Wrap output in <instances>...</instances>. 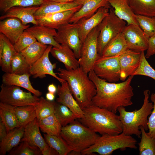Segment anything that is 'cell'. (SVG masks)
<instances>
[{"instance_id":"cell-1","label":"cell","mask_w":155,"mask_h":155,"mask_svg":"<svg viewBox=\"0 0 155 155\" xmlns=\"http://www.w3.org/2000/svg\"><path fill=\"white\" fill-rule=\"evenodd\" d=\"M88 76L97 90L92 104L116 113L119 107H127L133 104L132 99L134 93L131 84L134 76L130 75L119 83L109 82L101 79L93 70L88 73Z\"/></svg>"},{"instance_id":"cell-2","label":"cell","mask_w":155,"mask_h":155,"mask_svg":"<svg viewBox=\"0 0 155 155\" xmlns=\"http://www.w3.org/2000/svg\"><path fill=\"white\" fill-rule=\"evenodd\" d=\"M83 110L84 116L79 121L94 131L101 135H115L122 132L123 125L116 113L92 104Z\"/></svg>"},{"instance_id":"cell-3","label":"cell","mask_w":155,"mask_h":155,"mask_svg":"<svg viewBox=\"0 0 155 155\" xmlns=\"http://www.w3.org/2000/svg\"><path fill=\"white\" fill-rule=\"evenodd\" d=\"M57 70L56 74L67 82L73 96L82 110L92 104L96 88L80 67L70 70L59 68Z\"/></svg>"},{"instance_id":"cell-4","label":"cell","mask_w":155,"mask_h":155,"mask_svg":"<svg viewBox=\"0 0 155 155\" xmlns=\"http://www.w3.org/2000/svg\"><path fill=\"white\" fill-rule=\"evenodd\" d=\"M143 93L144 102L139 109L130 112L127 111L123 106L118 108L119 119L123 126L122 132L128 135H135L139 138L141 135L140 126L146 131L148 130V118L153 108V104L149 100L150 91L146 90Z\"/></svg>"},{"instance_id":"cell-5","label":"cell","mask_w":155,"mask_h":155,"mask_svg":"<svg viewBox=\"0 0 155 155\" xmlns=\"http://www.w3.org/2000/svg\"><path fill=\"white\" fill-rule=\"evenodd\" d=\"M60 135L66 141L71 152L70 154L81 152L94 144L100 136L75 120L61 128Z\"/></svg>"},{"instance_id":"cell-6","label":"cell","mask_w":155,"mask_h":155,"mask_svg":"<svg viewBox=\"0 0 155 155\" xmlns=\"http://www.w3.org/2000/svg\"><path fill=\"white\" fill-rule=\"evenodd\" d=\"M137 141L131 135L123 132L117 135H101L95 143L81 152L82 155H91L97 153L100 155H110L115 150L122 151L127 148L136 149Z\"/></svg>"},{"instance_id":"cell-7","label":"cell","mask_w":155,"mask_h":155,"mask_svg":"<svg viewBox=\"0 0 155 155\" xmlns=\"http://www.w3.org/2000/svg\"><path fill=\"white\" fill-rule=\"evenodd\" d=\"M125 21L116 16L113 8H111L108 14L99 24L100 32L97 39L98 53L101 56L105 47L119 34L122 33L126 26Z\"/></svg>"},{"instance_id":"cell-8","label":"cell","mask_w":155,"mask_h":155,"mask_svg":"<svg viewBox=\"0 0 155 155\" xmlns=\"http://www.w3.org/2000/svg\"><path fill=\"white\" fill-rule=\"evenodd\" d=\"M0 87L1 102L19 107L29 105L35 106L39 101V97L30 92L23 91L20 87L2 83Z\"/></svg>"},{"instance_id":"cell-9","label":"cell","mask_w":155,"mask_h":155,"mask_svg":"<svg viewBox=\"0 0 155 155\" xmlns=\"http://www.w3.org/2000/svg\"><path fill=\"white\" fill-rule=\"evenodd\" d=\"M99 32V25L88 34L82 45L81 56L78 60L80 67L86 74L93 70L96 61L100 56L97 49Z\"/></svg>"},{"instance_id":"cell-10","label":"cell","mask_w":155,"mask_h":155,"mask_svg":"<svg viewBox=\"0 0 155 155\" xmlns=\"http://www.w3.org/2000/svg\"><path fill=\"white\" fill-rule=\"evenodd\" d=\"M119 55L99 56L96 61L93 69L96 76L109 82H118L120 80L121 73Z\"/></svg>"},{"instance_id":"cell-11","label":"cell","mask_w":155,"mask_h":155,"mask_svg":"<svg viewBox=\"0 0 155 155\" xmlns=\"http://www.w3.org/2000/svg\"><path fill=\"white\" fill-rule=\"evenodd\" d=\"M79 27L78 23H69L62 25L57 30V35L54 37L58 43L67 45L72 49L78 59L80 57L82 46Z\"/></svg>"},{"instance_id":"cell-12","label":"cell","mask_w":155,"mask_h":155,"mask_svg":"<svg viewBox=\"0 0 155 155\" xmlns=\"http://www.w3.org/2000/svg\"><path fill=\"white\" fill-rule=\"evenodd\" d=\"M122 33L129 49L140 52L147 50L149 38L139 25L134 24L127 25Z\"/></svg>"},{"instance_id":"cell-13","label":"cell","mask_w":155,"mask_h":155,"mask_svg":"<svg viewBox=\"0 0 155 155\" xmlns=\"http://www.w3.org/2000/svg\"><path fill=\"white\" fill-rule=\"evenodd\" d=\"M49 45L42 56L31 65L30 74L33 78H43L46 77V75H50L58 80L61 83L65 81L57 75L53 71L57 67L56 63H52L50 60L49 55L53 47Z\"/></svg>"},{"instance_id":"cell-14","label":"cell","mask_w":155,"mask_h":155,"mask_svg":"<svg viewBox=\"0 0 155 155\" xmlns=\"http://www.w3.org/2000/svg\"><path fill=\"white\" fill-rule=\"evenodd\" d=\"M108 0H75L79 5H82L70 19L69 23H77L80 20L86 19L93 15L100 7L111 8Z\"/></svg>"},{"instance_id":"cell-15","label":"cell","mask_w":155,"mask_h":155,"mask_svg":"<svg viewBox=\"0 0 155 155\" xmlns=\"http://www.w3.org/2000/svg\"><path fill=\"white\" fill-rule=\"evenodd\" d=\"M141 52L128 49L119 55L120 80L125 81L127 77L132 75L137 69L140 63Z\"/></svg>"},{"instance_id":"cell-16","label":"cell","mask_w":155,"mask_h":155,"mask_svg":"<svg viewBox=\"0 0 155 155\" xmlns=\"http://www.w3.org/2000/svg\"><path fill=\"white\" fill-rule=\"evenodd\" d=\"M61 84V85L57 87V93L58 97L56 99L57 102L69 108L77 119L82 118L84 115L83 111L73 96L68 83L65 81Z\"/></svg>"},{"instance_id":"cell-17","label":"cell","mask_w":155,"mask_h":155,"mask_svg":"<svg viewBox=\"0 0 155 155\" xmlns=\"http://www.w3.org/2000/svg\"><path fill=\"white\" fill-rule=\"evenodd\" d=\"M30 27L24 25L19 19L9 18L0 22V32L4 35L13 45L24 31Z\"/></svg>"},{"instance_id":"cell-18","label":"cell","mask_w":155,"mask_h":155,"mask_svg":"<svg viewBox=\"0 0 155 155\" xmlns=\"http://www.w3.org/2000/svg\"><path fill=\"white\" fill-rule=\"evenodd\" d=\"M109 9L105 7H100L90 17L81 20L77 22L79 24L78 32L82 45L88 34L108 14Z\"/></svg>"},{"instance_id":"cell-19","label":"cell","mask_w":155,"mask_h":155,"mask_svg":"<svg viewBox=\"0 0 155 155\" xmlns=\"http://www.w3.org/2000/svg\"><path fill=\"white\" fill-rule=\"evenodd\" d=\"M82 6L73 9L50 14L43 18L36 20L38 25L57 30L61 26L69 23L74 14Z\"/></svg>"},{"instance_id":"cell-20","label":"cell","mask_w":155,"mask_h":155,"mask_svg":"<svg viewBox=\"0 0 155 155\" xmlns=\"http://www.w3.org/2000/svg\"><path fill=\"white\" fill-rule=\"evenodd\" d=\"M39 6L28 7L15 6L9 9L5 13L1 16V20L9 18H15L20 20L23 24L26 25L29 23L38 25L34 14Z\"/></svg>"},{"instance_id":"cell-21","label":"cell","mask_w":155,"mask_h":155,"mask_svg":"<svg viewBox=\"0 0 155 155\" xmlns=\"http://www.w3.org/2000/svg\"><path fill=\"white\" fill-rule=\"evenodd\" d=\"M74 1L62 3L44 0L34 14L35 19L43 18L49 14L73 9L82 6Z\"/></svg>"},{"instance_id":"cell-22","label":"cell","mask_w":155,"mask_h":155,"mask_svg":"<svg viewBox=\"0 0 155 155\" xmlns=\"http://www.w3.org/2000/svg\"><path fill=\"white\" fill-rule=\"evenodd\" d=\"M50 53L56 59L63 63L67 70L74 69L80 67L74 53L67 45L61 44L59 47H53Z\"/></svg>"},{"instance_id":"cell-23","label":"cell","mask_w":155,"mask_h":155,"mask_svg":"<svg viewBox=\"0 0 155 155\" xmlns=\"http://www.w3.org/2000/svg\"><path fill=\"white\" fill-rule=\"evenodd\" d=\"M37 118L25 127L23 137L21 142L26 141L30 144L36 146L42 150L48 144L42 136Z\"/></svg>"},{"instance_id":"cell-24","label":"cell","mask_w":155,"mask_h":155,"mask_svg":"<svg viewBox=\"0 0 155 155\" xmlns=\"http://www.w3.org/2000/svg\"><path fill=\"white\" fill-rule=\"evenodd\" d=\"M31 75L24 74L19 75L12 73H5L2 76L3 83L8 85H14L23 88L39 97L42 95L39 90L34 88L30 80Z\"/></svg>"},{"instance_id":"cell-25","label":"cell","mask_w":155,"mask_h":155,"mask_svg":"<svg viewBox=\"0 0 155 155\" xmlns=\"http://www.w3.org/2000/svg\"><path fill=\"white\" fill-rule=\"evenodd\" d=\"M26 30L29 32L37 40L43 44L59 47L61 44L55 39L57 34L56 29L46 26L36 25L29 27Z\"/></svg>"},{"instance_id":"cell-26","label":"cell","mask_w":155,"mask_h":155,"mask_svg":"<svg viewBox=\"0 0 155 155\" xmlns=\"http://www.w3.org/2000/svg\"><path fill=\"white\" fill-rule=\"evenodd\" d=\"M108 1L113 8L116 16L126 22L127 25L134 24L139 25L135 14L130 6L128 0H108Z\"/></svg>"},{"instance_id":"cell-27","label":"cell","mask_w":155,"mask_h":155,"mask_svg":"<svg viewBox=\"0 0 155 155\" xmlns=\"http://www.w3.org/2000/svg\"><path fill=\"white\" fill-rule=\"evenodd\" d=\"M25 127L20 126L10 131L0 143V155L8 154L20 142L22 138Z\"/></svg>"},{"instance_id":"cell-28","label":"cell","mask_w":155,"mask_h":155,"mask_svg":"<svg viewBox=\"0 0 155 155\" xmlns=\"http://www.w3.org/2000/svg\"><path fill=\"white\" fill-rule=\"evenodd\" d=\"M0 37L3 43V49L0 56V66L2 71L5 73H11V62L12 58L17 52L13 45L3 34L0 33Z\"/></svg>"},{"instance_id":"cell-29","label":"cell","mask_w":155,"mask_h":155,"mask_svg":"<svg viewBox=\"0 0 155 155\" xmlns=\"http://www.w3.org/2000/svg\"><path fill=\"white\" fill-rule=\"evenodd\" d=\"M129 49L122 33L112 39L107 44L102 52L101 56L118 55Z\"/></svg>"},{"instance_id":"cell-30","label":"cell","mask_w":155,"mask_h":155,"mask_svg":"<svg viewBox=\"0 0 155 155\" xmlns=\"http://www.w3.org/2000/svg\"><path fill=\"white\" fill-rule=\"evenodd\" d=\"M16 106L0 102V120L4 124L8 133L20 126L15 112Z\"/></svg>"},{"instance_id":"cell-31","label":"cell","mask_w":155,"mask_h":155,"mask_svg":"<svg viewBox=\"0 0 155 155\" xmlns=\"http://www.w3.org/2000/svg\"><path fill=\"white\" fill-rule=\"evenodd\" d=\"M135 15L155 16V0H128Z\"/></svg>"},{"instance_id":"cell-32","label":"cell","mask_w":155,"mask_h":155,"mask_svg":"<svg viewBox=\"0 0 155 155\" xmlns=\"http://www.w3.org/2000/svg\"><path fill=\"white\" fill-rule=\"evenodd\" d=\"M48 46L37 41L30 45L20 53L28 63L32 65L43 55Z\"/></svg>"},{"instance_id":"cell-33","label":"cell","mask_w":155,"mask_h":155,"mask_svg":"<svg viewBox=\"0 0 155 155\" xmlns=\"http://www.w3.org/2000/svg\"><path fill=\"white\" fill-rule=\"evenodd\" d=\"M41 131L49 135L59 136L62 126L54 114L38 121Z\"/></svg>"},{"instance_id":"cell-34","label":"cell","mask_w":155,"mask_h":155,"mask_svg":"<svg viewBox=\"0 0 155 155\" xmlns=\"http://www.w3.org/2000/svg\"><path fill=\"white\" fill-rule=\"evenodd\" d=\"M141 131L140 142L139 146L140 155H155V138L146 131L142 126L140 127Z\"/></svg>"},{"instance_id":"cell-35","label":"cell","mask_w":155,"mask_h":155,"mask_svg":"<svg viewBox=\"0 0 155 155\" xmlns=\"http://www.w3.org/2000/svg\"><path fill=\"white\" fill-rule=\"evenodd\" d=\"M15 112L20 126L25 127L36 118L35 106L16 107Z\"/></svg>"},{"instance_id":"cell-36","label":"cell","mask_w":155,"mask_h":155,"mask_svg":"<svg viewBox=\"0 0 155 155\" xmlns=\"http://www.w3.org/2000/svg\"><path fill=\"white\" fill-rule=\"evenodd\" d=\"M43 135L46 143L56 150L59 155H67L71 151L67 142L60 135L57 136L44 133Z\"/></svg>"},{"instance_id":"cell-37","label":"cell","mask_w":155,"mask_h":155,"mask_svg":"<svg viewBox=\"0 0 155 155\" xmlns=\"http://www.w3.org/2000/svg\"><path fill=\"white\" fill-rule=\"evenodd\" d=\"M54 114L62 127H64L77 119L73 113L66 106L57 103L55 104Z\"/></svg>"},{"instance_id":"cell-38","label":"cell","mask_w":155,"mask_h":155,"mask_svg":"<svg viewBox=\"0 0 155 155\" xmlns=\"http://www.w3.org/2000/svg\"><path fill=\"white\" fill-rule=\"evenodd\" d=\"M56 103L54 101H49L43 97H41L38 104L35 106L38 121L54 114Z\"/></svg>"},{"instance_id":"cell-39","label":"cell","mask_w":155,"mask_h":155,"mask_svg":"<svg viewBox=\"0 0 155 155\" xmlns=\"http://www.w3.org/2000/svg\"><path fill=\"white\" fill-rule=\"evenodd\" d=\"M31 67L21 53L17 52L13 57L11 61V73L19 75L30 74Z\"/></svg>"},{"instance_id":"cell-40","label":"cell","mask_w":155,"mask_h":155,"mask_svg":"<svg viewBox=\"0 0 155 155\" xmlns=\"http://www.w3.org/2000/svg\"><path fill=\"white\" fill-rule=\"evenodd\" d=\"M9 155H41L40 149L38 147L32 145L26 141H23L12 149Z\"/></svg>"},{"instance_id":"cell-41","label":"cell","mask_w":155,"mask_h":155,"mask_svg":"<svg viewBox=\"0 0 155 155\" xmlns=\"http://www.w3.org/2000/svg\"><path fill=\"white\" fill-rule=\"evenodd\" d=\"M44 0H0V10L5 13L10 8L15 6H40Z\"/></svg>"},{"instance_id":"cell-42","label":"cell","mask_w":155,"mask_h":155,"mask_svg":"<svg viewBox=\"0 0 155 155\" xmlns=\"http://www.w3.org/2000/svg\"><path fill=\"white\" fill-rule=\"evenodd\" d=\"M139 26L148 38L155 36V17L135 15Z\"/></svg>"},{"instance_id":"cell-43","label":"cell","mask_w":155,"mask_h":155,"mask_svg":"<svg viewBox=\"0 0 155 155\" xmlns=\"http://www.w3.org/2000/svg\"><path fill=\"white\" fill-rule=\"evenodd\" d=\"M141 59L139 66L132 75L146 76L155 80V70L151 67L147 60L144 51L141 52Z\"/></svg>"},{"instance_id":"cell-44","label":"cell","mask_w":155,"mask_h":155,"mask_svg":"<svg viewBox=\"0 0 155 155\" xmlns=\"http://www.w3.org/2000/svg\"><path fill=\"white\" fill-rule=\"evenodd\" d=\"M37 41L29 32L25 30L20 36L13 46L16 51L20 53L30 45Z\"/></svg>"},{"instance_id":"cell-45","label":"cell","mask_w":155,"mask_h":155,"mask_svg":"<svg viewBox=\"0 0 155 155\" xmlns=\"http://www.w3.org/2000/svg\"><path fill=\"white\" fill-rule=\"evenodd\" d=\"M150 99L153 103V108L148 118V127L149 131L148 133L155 138V93L152 94Z\"/></svg>"},{"instance_id":"cell-46","label":"cell","mask_w":155,"mask_h":155,"mask_svg":"<svg viewBox=\"0 0 155 155\" xmlns=\"http://www.w3.org/2000/svg\"><path fill=\"white\" fill-rule=\"evenodd\" d=\"M145 55L146 58H148L155 54V36L148 38V47Z\"/></svg>"},{"instance_id":"cell-47","label":"cell","mask_w":155,"mask_h":155,"mask_svg":"<svg viewBox=\"0 0 155 155\" xmlns=\"http://www.w3.org/2000/svg\"><path fill=\"white\" fill-rule=\"evenodd\" d=\"M41 151L42 155H59L56 150L49 145Z\"/></svg>"},{"instance_id":"cell-48","label":"cell","mask_w":155,"mask_h":155,"mask_svg":"<svg viewBox=\"0 0 155 155\" xmlns=\"http://www.w3.org/2000/svg\"><path fill=\"white\" fill-rule=\"evenodd\" d=\"M8 133L7 129L4 124L0 121V141H1Z\"/></svg>"},{"instance_id":"cell-49","label":"cell","mask_w":155,"mask_h":155,"mask_svg":"<svg viewBox=\"0 0 155 155\" xmlns=\"http://www.w3.org/2000/svg\"><path fill=\"white\" fill-rule=\"evenodd\" d=\"M47 90L49 92L55 94L57 92V87L54 84H51L48 86Z\"/></svg>"},{"instance_id":"cell-50","label":"cell","mask_w":155,"mask_h":155,"mask_svg":"<svg viewBox=\"0 0 155 155\" xmlns=\"http://www.w3.org/2000/svg\"><path fill=\"white\" fill-rule=\"evenodd\" d=\"M46 100L49 101H53L55 98V94L48 92L46 94Z\"/></svg>"},{"instance_id":"cell-51","label":"cell","mask_w":155,"mask_h":155,"mask_svg":"<svg viewBox=\"0 0 155 155\" xmlns=\"http://www.w3.org/2000/svg\"><path fill=\"white\" fill-rule=\"evenodd\" d=\"M51 1H55L62 3H67L73 1L75 0H49Z\"/></svg>"},{"instance_id":"cell-52","label":"cell","mask_w":155,"mask_h":155,"mask_svg":"<svg viewBox=\"0 0 155 155\" xmlns=\"http://www.w3.org/2000/svg\"></svg>"}]
</instances>
